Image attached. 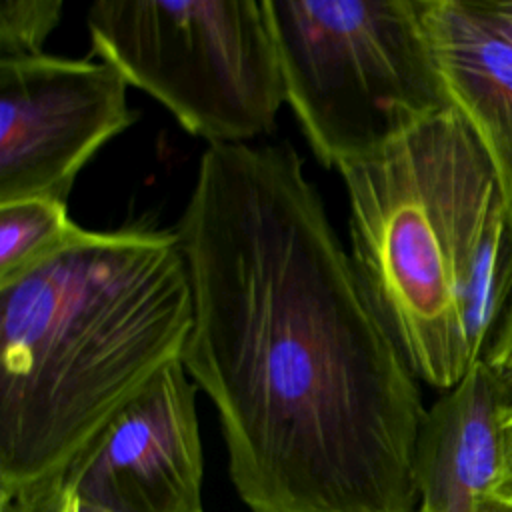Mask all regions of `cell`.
<instances>
[{
  "label": "cell",
  "instance_id": "11",
  "mask_svg": "<svg viewBox=\"0 0 512 512\" xmlns=\"http://www.w3.org/2000/svg\"><path fill=\"white\" fill-rule=\"evenodd\" d=\"M62 8V0H0V60L44 54Z\"/></svg>",
  "mask_w": 512,
  "mask_h": 512
},
{
  "label": "cell",
  "instance_id": "14",
  "mask_svg": "<svg viewBox=\"0 0 512 512\" xmlns=\"http://www.w3.org/2000/svg\"><path fill=\"white\" fill-rule=\"evenodd\" d=\"M490 498L512 506V408L508 410L502 424L500 466H498V476L492 486Z\"/></svg>",
  "mask_w": 512,
  "mask_h": 512
},
{
  "label": "cell",
  "instance_id": "5",
  "mask_svg": "<svg viewBox=\"0 0 512 512\" xmlns=\"http://www.w3.org/2000/svg\"><path fill=\"white\" fill-rule=\"evenodd\" d=\"M94 54L212 144L272 130L284 96L262 0H96Z\"/></svg>",
  "mask_w": 512,
  "mask_h": 512
},
{
  "label": "cell",
  "instance_id": "6",
  "mask_svg": "<svg viewBox=\"0 0 512 512\" xmlns=\"http://www.w3.org/2000/svg\"><path fill=\"white\" fill-rule=\"evenodd\" d=\"M126 88L104 60H0V204L66 202L88 160L136 120Z\"/></svg>",
  "mask_w": 512,
  "mask_h": 512
},
{
  "label": "cell",
  "instance_id": "2",
  "mask_svg": "<svg viewBox=\"0 0 512 512\" xmlns=\"http://www.w3.org/2000/svg\"><path fill=\"white\" fill-rule=\"evenodd\" d=\"M194 322L176 230L80 228L0 284V494L56 476L166 366Z\"/></svg>",
  "mask_w": 512,
  "mask_h": 512
},
{
  "label": "cell",
  "instance_id": "15",
  "mask_svg": "<svg viewBox=\"0 0 512 512\" xmlns=\"http://www.w3.org/2000/svg\"><path fill=\"white\" fill-rule=\"evenodd\" d=\"M490 16L498 22V26L512 40V0H482Z\"/></svg>",
  "mask_w": 512,
  "mask_h": 512
},
{
  "label": "cell",
  "instance_id": "7",
  "mask_svg": "<svg viewBox=\"0 0 512 512\" xmlns=\"http://www.w3.org/2000/svg\"><path fill=\"white\" fill-rule=\"evenodd\" d=\"M196 384L166 366L56 474L110 512H202Z\"/></svg>",
  "mask_w": 512,
  "mask_h": 512
},
{
  "label": "cell",
  "instance_id": "16",
  "mask_svg": "<svg viewBox=\"0 0 512 512\" xmlns=\"http://www.w3.org/2000/svg\"><path fill=\"white\" fill-rule=\"evenodd\" d=\"M482 512H512V506L504 504V502H498L494 498H488Z\"/></svg>",
  "mask_w": 512,
  "mask_h": 512
},
{
  "label": "cell",
  "instance_id": "9",
  "mask_svg": "<svg viewBox=\"0 0 512 512\" xmlns=\"http://www.w3.org/2000/svg\"><path fill=\"white\" fill-rule=\"evenodd\" d=\"M434 64L488 156L512 234V40L482 0H420Z\"/></svg>",
  "mask_w": 512,
  "mask_h": 512
},
{
  "label": "cell",
  "instance_id": "13",
  "mask_svg": "<svg viewBox=\"0 0 512 512\" xmlns=\"http://www.w3.org/2000/svg\"><path fill=\"white\" fill-rule=\"evenodd\" d=\"M484 360L512 380V284Z\"/></svg>",
  "mask_w": 512,
  "mask_h": 512
},
{
  "label": "cell",
  "instance_id": "10",
  "mask_svg": "<svg viewBox=\"0 0 512 512\" xmlns=\"http://www.w3.org/2000/svg\"><path fill=\"white\" fill-rule=\"evenodd\" d=\"M78 230L62 200L22 198L0 204V284L56 252Z\"/></svg>",
  "mask_w": 512,
  "mask_h": 512
},
{
  "label": "cell",
  "instance_id": "12",
  "mask_svg": "<svg viewBox=\"0 0 512 512\" xmlns=\"http://www.w3.org/2000/svg\"><path fill=\"white\" fill-rule=\"evenodd\" d=\"M0 512H110V510L84 500L66 484H62L56 476H50L46 480L0 494Z\"/></svg>",
  "mask_w": 512,
  "mask_h": 512
},
{
  "label": "cell",
  "instance_id": "4",
  "mask_svg": "<svg viewBox=\"0 0 512 512\" xmlns=\"http://www.w3.org/2000/svg\"><path fill=\"white\" fill-rule=\"evenodd\" d=\"M284 96L338 172L450 106L420 0H262Z\"/></svg>",
  "mask_w": 512,
  "mask_h": 512
},
{
  "label": "cell",
  "instance_id": "8",
  "mask_svg": "<svg viewBox=\"0 0 512 512\" xmlns=\"http://www.w3.org/2000/svg\"><path fill=\"white\" fill-rule=\"evenodd\" d=\"M510 408L512 380L480 360L426 410L416 448V512H482Z\"/></svg>",
  "mask_w": 512,
  "mask_h": 512
},
{
  "label": "cell",
  "instance_id": "3",
  "mask_svg": "<svg viewBox=\"0 0 512 512\" xmlns=\"http://www.w3.org/2000/svg\"><path fill=\"white\" fill-rule=\"evenodd\" d=\"M340 174L356 274L414 376L446 392L484 360L512 284L492 164L446 106Z\"/></svg>",
  "mask_w": 512,
  "mask_h": 512
},
{
  "label": "cell",
  "instance_id": "1",
  "mask_svg": "<svg viewBox=\"0 0 512 512\" xmlns=\"http://www.w3.org/2000/svg\"><path fill=\"white\" fill-rule=\"evenodd\" d=\"M212 400L250 512H416L418 378L290 142L212 144L176 226Z\"/></svg>",
  "mask_w": 512,
  "mask_h": 512
}]
</instances>
